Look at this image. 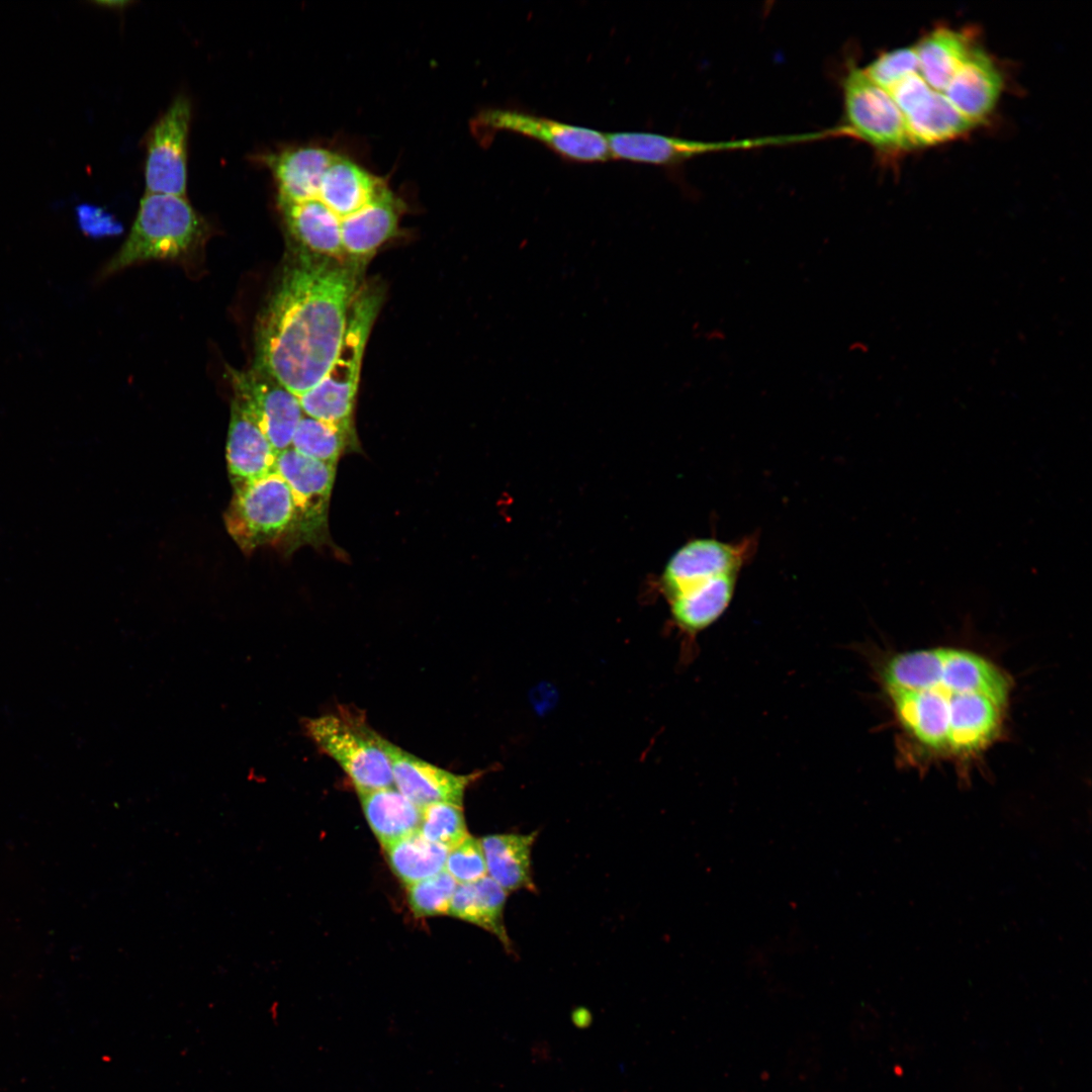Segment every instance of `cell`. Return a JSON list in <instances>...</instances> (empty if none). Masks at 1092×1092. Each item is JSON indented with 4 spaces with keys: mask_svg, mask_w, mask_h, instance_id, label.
Segmentation results:
<instances>
[{
    "mask_svg": "<svg viewBox=\"0 0 1092 1092\" xmlns=\"http://www.w3.org/2000/svg\"><path fill=\"white\" fill-rule=\"evenodd\" d=\"M841 91L842 122L836 125L839 138L861 141L882 158L896 157L912 148L904 117L890 93L854 62L846 66Z\"/></svg>",
    "mask_w": 1092,
    "mask_h": 1092,
    "instance_id": "8992f818",
    "label": "cell"
},
{
    "mask_svg": "<svg viewBox=\"0 0 1092 1092\" xmlns=\"http://www.w3.org/2000/svg\"><path fill=\"white\" fill-rule=\"evenodd\" d=\"M932 90L921 75L915 73L899 82L889 93L904 116L926 98Z\"/></svg>",
    "mask_w": 1092,
    "mask_h": 1092,
    "instance_id": "d6a6232c",
    "label": "cell"
},
{
    "mask_svg": "<svg viewBox=\"0 0 1092 1092\" xmlns=\"http://www.w3.org/2000/svg\"><path fill=\"white\" fill-rule=\"evenodd\" d=\"M507 896L508 893L488 876L472 883L457 884L447 914L484 928L511 949L504 923Z\"/></svg>",
    "mask_w": 1092,
    "mask_h": 1092,
    "instance_id": "d4e9b609",
    "label": "cell"
},
{
    "mask_svg": "<svg viewBox=\"0 0 1092 1092\" xmlns=\"http://www.w3.org/2000/svg\"><path fill=\"white\" fill-rule=\"evenodd\" d=\"M78 225L88 236L102 237L120 231L119 223L103 208L83 203L76 207Z\"/></svg>",
    "mask_w": 1092,
    "mask_h": 1092,
    "instance_id": "1f68e13d",
    "label": "cell"
},
{
    "mask_svg": "<svg viewBox=\"0 0 1092 1092\" xmlns=\"http://www.w3.org/2000/svg\"><path fill=\"white\" fill-rule=\"evenodd\" d=\"M1003 87V74L994 59L975 46L942 93L958 111L978 125L994 111Z\"/></svg>",
    "mask_w": 1092,
    "mask_h": 1092,
    "instance_id": "2e32d148",
    "label": "cell"
},
{
    "mask_svg": "<svg viewBox=\"0 0 1092 1092\" xmlns=\"http://www.w3.org/2000/svg\"><path fill=\"white\" fill-rule=\"evenodd\" d=\"M356 265L303 255L282 277L258 331L257 363L297 397L328 373L358 292Z\"/></svg>",
    "mask_w": 1092,
    "mask_h": 1092,
    "instance_id": "6da1fadb",
    "label": "cell"
},
{
    "mask_svg": "<svg viewBox=\"0 0 1092 1092\" xmlns=\"http://www.w3.org/2000/svg\"><path fill=\"white\" fill-rule=\"evenodd\" d=\"M292 237L312 254L340 260L344 255L341 219L317 198L278 203Z\"/></svg>",
    "mask_w": 1092,
    "mask_h": 1092,
    "instance_id": "d6986e66",
    "label": "cell"
},
{
    "mask_svg": "<svg viewBox=\"0 0 1092 1092\" xmlns=\"http://www.w3.org/2000/svg\"><path fill=\"white\" fill-rule=\"evenodd\" d=\"M191 104L177 97L155 123L147 144L146 193L185 197Z\"/></svg>",
    "mask_w": 1092,
    "mask_h": 1092,
    "instance_id": "7c38bea8",
    "label": "cell"
},
{
    "mask_svg": "<svg viewBox=\"0 0 1092 1092\" xmlns=\"http://www.w3.org/2000/svg\"><path fill=\"white\" fill-rule=\"evenodd\" d=\"M611 159L672 167L698 156L816 141L815 132L731 141H699L643 131L608 133Z\"/></svg>",
    "mask_w": 1092,
    "mask_h": 1092,
    "instance_id": "9c48e42d",
    "label": "cell"
},
{
    "mask_svg": "<svg viewBox=\"0 0 1092 1092\" xmlns=\"http://www.w3.org/2000/svg\"><path fill=\"white\" fill-rule=\"evenodd\" d=\"M382 744L389 759L394 788L420 808L436 803L462 806L466 789L481 776V772L458 775L439 767L386 738Z\"/></svg>",
    "mask_w": 1092,
    "mask_h": 1092,
    "instance_id": "9a60e30c",
    "label": "cell"
},
{
    "mask_svg": "<svg viewBox=\"0 0 1092 1092\" xmlns=\"http://www.w3.org/2000/svg\"><path fill=\"white\" fill-rule=\"evenodd\" d=\"M445 869L458 884L472 883L487 876L480 839L468 835L451 848Z\"/></svg>",
    "mask_w": 1092,
    "mask_h": 1092,
    "instance_id": "4dcf8cb0",
    "label": "cell"
},
{
    "mask_svg": "<svg viewBox=\"0 0 1092 1092\" xmlns=\"http://www.w3.org/2000/svg\"><path fill=\"white\" fill-rule=\"evenodd\" d=\"M380 303L379 291L357 292L342 343L328 373L315 386L298 396L304 415L354 429L352 415L363 355Z\"/></svg>",
    "mask_w": 1092,
    "mask_h": 1092,
    "instance_id": "7a4b0ae2",
    "label": "cell"
},
{
    "mask_svg": "<svg viewBox=\"0 0 1092 1092\" xmlns=\"http://www.w3.org/2000/svg\"><path fill=\"white\" fill-rule=\"evenodd\" d=\"M356 445L354 429H345L303 415L294 432L291 448L298 453L337 465L341 455Z\"/></svg>",
    "mask_w": 1092,
    "mask_h": 1092,
    "instance_id": "4316f807",
    "label": "cell"
},
{
    "mask_svg": "<svg viewBox=\"0 0 1092 1092\" xmlns=\"http://www.w3.org/2000/svg\"><path fill=\"white\" fill-rule=\"evenodd\" d=\"M230 379L234 396L252 413L275 451L290 448L304 415L298 397L258 364L246 371L231 370Z\"/></svg>",
    "mask_w": 1092,
    "mask_h": 1092,
    "instance_id": "8fae6325",
    "label": "cell"
},
{
    "mask_svg": "<svg viewBox=\"0 0 1092 1092\" xmlns=\"http://www.w3.org/2000/svg\"><path fill=\"white\" fill-rule=\"evenodd\" d=\"M477 134L508 131L532 139L571 163H604L611 159L608 136L593 128L510 107L487 108L474 120Z\"/></svg>",
    "mask_w": 1092,
    "mask_h": 1092,
    "instance_id": "ba28073f",
    "label": "cell"
},
{
    "mask_svg": "<svg viewBox=\"0 0 1092 1092\" xmlns=\"http://www.w3.org/2000/svg\"><path fill=\"white\" fill-rule=\"evenodd\" d=\"M738 577L737 573L715 576L667 600L679 630L696 636L716 623L733 600Z\"/></svg>",
    "mask_w": 1092,
    "mask_h": 1092,
    "instance_id": "ac0fdd59",
    "label": "cell"
},
{
    "mask_svg": "<svg viewBox=\"0 0 1092 1092\" xmlns=\"http://www.w3.org/2000/svg\"><path fill=\"white\" fill-rule=\"evenodd\" d=\"M457 882L446 871L407 887L408 904L417 916L447 914Z\"/></svg>",
    "mask_w": 1092,
    "mask_h": 1092,
    "instance_id": "f1b7e54d",
    "label": "cell"
},
{
    "mask_svg": "<svg viewBox=\"0 0 1092 1092\" xmlns=\"http://www.w3.org/2000/svg\"><path fill=\"white\" fill-rule=\"evenodd\" d=\"M300 723L303 734L345 771L357 793L394 787L384 737L370 727L363 712L338 706Z\"/></svg>",
    "mask_w": 1092,
    "mask_h": 1092,
    "instance_id": "3957f363",
    "label": "cell"
},
{
    "mask_svg": "<svg viewBox=\"0 0 1092 1092\" xmlns=\"http://www.w3.org/2000/svg\"><path fill=\"white\" fill-rule=\"evenodd\" d=\"M862 69L874 83L889 92L906 77L919 73L915 46L883 52Z\"/></svg>",
    "mask_w": 1092,
    "mask_h": 1092,
    "instance_id": "f546056e",
    "label": "cell"
},
{
    "mask_svg": "<svg viewBox=\"0 0 1092 1092\" xmlns=\"http://www.w3.org/2000/svg\"><path fill=\"white\" fill-rule=\"evenodd\" d=\"M892 689H916L936 680L960 692L980 693L1005 706L1010 679L997 665L969 650L935 647L896 654L884 665Z\"/></svg>",
    "mask_w": 1092,
    "mask_h": 1092,
    "instance_id": "5b68a950",
    "label": "cell"
},
{
    "mask_svg": "<svg viewBox=\"0 0 1092 1092\" xmlns=\"http://www.w3.org/2000/svg\"><path fill=\"white\" fill-rule=\"evenodd\" d=\"M389 866L407 887L445 870L448 849L426 839L420 831L384 847Z\"/></svg>",
    "mask_w": 1092,
    "mask_h": 1092,
    "instance_id": "484cf974",
    "label": "cell"
},
{
    "mask_svg": "<svg viewBox=\"0 0 1092 1092\" xmlns=\"http://www.w3.org/2000/svg\"><path fill=\"white\" fill-rule=\"evenodd\" d=\"M206 232L204 219L186 197L146 193L127 239L101 276L143 261L179 258L193 250Z\"/></svg>",
    "mask_w": 1092,
    "mask_h": 1092,
    "instance_id": "277c9868",
    "label": "cell"
},
{
    "mask_svg": "<svg viewBox=\"0 0 1092 1092\" xmlns=\"http://www.w3.org/2000/svg\"><path fill=\"white\" fill-rule=\"evenodd\" d=\"M898 721L924 747L948 753L950 710L961 693L936 680L912 689L886 690Z\"/></svg>",
    "mask_w": 1092,
    "mask_h": 1092,
    "instance_id": "5bb4252c",
    "label": "cell"
},
{
    "mask_svg": "<svg viewBox=\"0 0 1092 1092\" xmlns=\"http://www.w3.org/2000/svg\"><path fill=\"white\" fill-rule=\"evenodd\" d=\"M420 833L448 850L468 836L462 806L436 803L423 808Z\"/></svg>",
    "mask_w": 1092,
    "mask_h": 1092,
    "instance_id": "83f0119b",
    "label": "cell"
},
{
    "mask_svg": "<svg viewBox=\"0 0 1092 1092\" xmlns=\"http://www.w3.org/2000/svg\"><path fill=\"white\" fill-rule=\"evenodd\" d=\"M234 487L225 525L243 550L252 551L292 531L294 498L289 485L277 472Z\"/></svg>",
    "mask_w": 1092,
    "mask_h": 1092,
    "instance_id": "52a82bcc",
    "label": "cell"
},
{
    "mask_svg": "<svg viewBox=\"0 0 1092 1092\" xmlns=\"http://www.w3.org/2000/svg\"><path fill=\"white\" fill-rule=\"evenodd\" d=\"M537 833H504L480 839L487 876L508 894L514 891H535L532 872V848Z\"/></svg>",
    "mask_w": 1092,
    "mask_h": 1092,
    "instance_id": "ffe728a7",
    "label": "cell"
},
{
    "mask_svg": "<svg viewBox=\"0 0 1092 1092\" xmlns=\"http://www.w3.org/2000/svg\"><path fill=\"white\" fill-rule=\"evenodd\" d=\"M758 546V534L737 541L715 537L695 538L685 543L668 559L661 576L666 599L709 578L737 573L752 559Z\"/></svg>",
    "mask_w": 1092,
    "mask_h": 1092,
    "instance_id": "30bf717a",
    "label": "cell"
},
{
    "mask_svg": "<svg viewBox=\"0 0 1092 1092\" xmlns=\"http://www.w3.org/2000/svg\"><path fill=\"white\" fill-rule=\"evenodd\" d=\"M277 454L252 413L234 396L226 443L233 485L276 472Z\"/></svg>",
    "mask_w": 1092,
    "mask_h": 1092,
    "instance_id": "e0dca14e",
    "label": "cell"
},
{
    "mask_svg": "<svg viewBox=\"0 0 1092 1092\" xmlns=\"http://www.w3.org/2000/svg\"><path fill=\"white\" fill-rule=\"evenodd\" d=\"M358 796L365 818L383 848L419 831L423 808L394 787L358 793Z\"/></svg>",
    "mask_w": 1092,
    "mask_h": 1092,
    "instance_id": "7402d4cb",
    "label": "cell"
},
{
    "mask_svg": "<svg viewBox=\"0 0 1092 1092\" xmlns=\"http://www.w3.org/2000/svg\"><path fill=\"white\" fill-rule=\"evenodd\" d=\"M276 472L287 482L294 498L291 532L305 542L322 540L336 465L306 457L290 447L277 454Z\"/></svg>",
    "mask_w": 1092,
    "mask_h": 1092,
    "instance_id": "4fadbf2b",
    "label": "cell"
},
{
    "mask_svg": "<svg viewBox=\"0 0 1092 1092\" xmlns=\"http://www.w3.org/2000/svg\"><path fill=\"white\" fill-rule=\"evenodd\" d=\"M975 46L971 31L934 28L915 46L919 74L930 88L943 92Z\"/></svg>",
    "mask_w": 1092,
    "mask_h": 1092,
    "instance_id": "44dd1931",
    "label": "cell"
},
{
    "mask_svg": "<svg viewBox=\"0 0 1092 1092\" xmlns=\"http://www.w3.org/2000/svg\"><path fill=\"white\" fill-rule=\"evenodd\" d=\"M903 117L912 147L953 141L977 126L958 111L942 92L935 90Z\"/></svg>",
    "mask_w": 1092,
    "mask_h": 1092,
    "instance_id": "603a6c76",
    "label": "cell"
},
{
    "mask_svg": "<svg viewBox=\"0 0 1092 1092\" xmlns=\"http://www.w3.org/2000/svg\"><path fill=\"white\" fill-rule=\"evenodd\" d=\"M401 201L392 191L341 225L345 255L363 258L371 255L397 231Z\"/></svg>",
    "mask_w": 1092,
    "mask_h": 1092,
    "instance_id": "cb8c5ba5",
    "label": "cell"
}]
</instances>
